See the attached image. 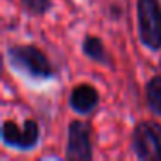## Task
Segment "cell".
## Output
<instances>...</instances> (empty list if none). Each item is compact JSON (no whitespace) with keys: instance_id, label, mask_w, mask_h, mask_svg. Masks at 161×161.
<instances>
[{"instance_id":"6da1fadb","label":"cell","mask_w":161,"mask_h":161,"mask_svg":"<svg viewBox=\"0 0 161 161\" xmlns=\"http://www.w3.org/2000/svg\"><path fill=\"white\" fill-rule=\"evenodd\" d=\"M9 61H11L12 68L21 73L28 75L31 78H40L45 80L54 75V69L50 66L47 56L40 49L33 45H16L11 47L7 52Z\"/></svg>"},{"instance_id":"7a4b0ae2","label":"cell","mask_w":161,"mask_h":161,"mask_svg":"<svg viewBox=\"0 0 161 161\" xmlns=\"http://www.w3.org/2000/svg\"><path fill=\"white\" fill-rule=\"evenodd\" d=\"M140 42L151 50L161 49V5L158 0H137Z\"/></svg>"},{"instance_id":"3957f363","label":"cell","mask_w":161,"mask_h":161,"mask_svg":"<svg viewBox=\"0 0 161 161\" xmlns=\"http://www.w3.org/2000/svg\"><path fill=\"white\" fill-rule=\"evenodd\" d=\"M135 154L144 161H161V125L142 121L135 126L132 135Z\"/></svg>"},{"instance_id":"277c9868","label":"cell","mask_w":161,"mask_h":161,"mask_svg":"<svg viewBox=\"0 0 161 161\" xmlns=\"http://www.w3.org/2000/svg\"><path fill=\"white\" fill-rule=\"evenodd\" d=\"M40 130L35 119H26L23 128H19L14 121H5L2 125V140L4 144L18 149H33L38 144Z\"/></svg>"},{"instance_id":"5b68a950","label":"cell","mask_w":161,"mask_h":161,"mask_svg":"<svg viewBox=\"0 0 161 161\" xmlns=\"http://www.w3.org/2000/svg\"><path fill=\"white\" fill-rule=\"evenodd\" d=\"M66 158L69 161L92 159V142L88 126L81 121H71L68 126V146Z\"/></svg>"},{"instance_id":"8992f818","label":"cell","mask_w":161,"mask_h":161,"mask_svg":"<svg viewBox=\"0 0 161 161\" xmlns=\"http://www.w3.org/2000/svg\"><path fill=\"white\" fill-rule=\"evenodd\" d=\"M97 102H99L97 90L88 83H81L78 87H75L69 95V106L78 114H88L90 111L95 109Z\"/></svg>"},{"instance_id":"52a82bcc","label":"cell","mask_w":161,"mask_h":161,"mask_svg":"<svg viewBox=\"0 0 161 161\" xmlns=\"http://www.w3.org/2000/svg\"><path fill=\"white\" fill-rule=\"evenodd\" d=\"M81 49H83L85 56L90 57L92 61H95L99 64H109V56L97 36H87L81 43Z\"/></svg>"},{"instance_id":"ba28073f","label":"cell","mask_w":161,"mask_h":161,"mask_svg":"<svg viewBox=\"0 0 161 161\" xmlns=\"http://www.w3.org/2000/svg\"><path fill=\"white\" fill-rule=\"evenodd\" d=\"M146 95H147V102H149L151 109L156 114L161 116V76H156L147 83L146 88Z\"/></svg>"},{"instance_id":"9c48e42d","label":"cell","mask_w":161,"mask_h":161,"mask_svg":"<svg viewBox=\"0 0 161 161\" xmlns=\"http://www.w3.org/2000/svg\"><path fill=\"white\" fill-rule=\"evenodd\" d=\"M25 9L31 14H43L49 9L50 0H21Z\"/></svg>"}]
</instances>
